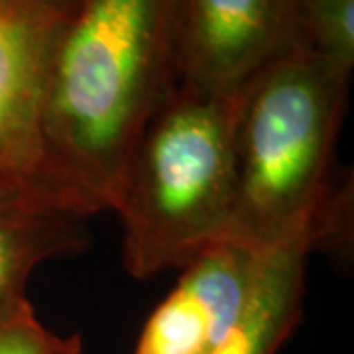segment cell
<instances>
[{
  "label": "cell",
  "instance_id": "obj_4",
  "mask_svg": "<svg viewBox=\"0 0 354 354\" xmlns=\"http://www.w3.org/2000/svg\"><path fill=\"white\" fill-rule=\"evenodd\" d=\"M69 0H0V209L93 213L55 169L46 138L51 53Z\"/></svg>",
  "mask_w": 354,
  "mask_h": 354
},
{
  "label": "cell",
  "instance_id": "obj_9",
  "mask_svg": "<svg viewBox=\"0 0 354 354\" xmlns=\"http://www.w3.org/2000/svg\"><path fill=\"white\" fill-rule=\"evenodd\" d=\"M295 41L297 53L353 75L354 0H297Z\"/></svg>",
  "mask_w": 354,
  "mask_h": 354
},
{
  "label": "cell",
  "instance_id": "obj_3",
  "mask_svg": "<svg viewBox=\"0 0 354 354\" xmlns=\"http://www.w3.org/2000/svg\"><path fill=\"white\" fill-rule=\"evenodd\" d=\"M239 91L177 87L128 156L113 209L128 274L146 279L183 268L225 236L234 207Z\"/></svg>",
  "mask_w": 354,
  "mask_h": 354
},
{
  "label": "cell",
  "instance_id": "obj_5",
  "mask_svg": "<svg viewBox=\"0 0 354 354\" xmlns=\"http://www.w3.org/2000/svg\"><path fill=\"white\" fill-rule=\"evenodd\" d=\"M297 0H179L177 87L230 95L262 67L297 53Z\"/></svg>",
  "mask_w": 354,
  "mask_h": 354
},
{
  "label": "cell",
  "instance_id": "obj_8",
  "mask_svg": "<svg viewBox=\"0 0 354 354\" xmlns=\"http://www.w3.org/2000/svg\"><path fill=\"white\" fill-rule=\"evenodd\" d=\"M83 216L48 209H0V319L28 301L34 270L87 246Z\"/></svg>",
  "mask_w": 354,
  "mask_h": 354
},
{
  "label": "cell",
  "instance_id": "obj_11",
  "mask_svg": "<svg viewBox=\"0 0 354 354\" xmlns=\"http://www.w3.org/2000/svg\"><path fill=\"white\" fill-rule=\"evenodd\" d=\"M69 2H79V0H69Z\"/></svg>",
  "mask_w": 354,
  "mask_h": 354
},
{
  "label": "cell",
  "instance_id": "obj_7",
  "mask_svg": "<svg viewBox=\"0 0 354 354\" xmlns=\"http://www.w3.org/2000/svg\"><path fill=\"white\" fill-rule=\"evenodd\" d=\"M315 218L262 252L258 276L239 321L211 354H276L301 319L309 254L321 248Z\"/></svg>",
  "mask_w": 354,
  "mask_h": 354
},
{
  "label": "cell",
  "instance_id": "obj_1",
  "mask_svg": "<svg viewBox=\"0 0 354 354\" xmlns=\"http://www.w3.org/2000/svg\"><path fill=\"white\" fill-rule=\"evenodd\" d=\"M179 0H79L51 53L46 138L95 215L111 211L128 156L177 88Z\"/></svg>",
  "mask_w": 354,
  "mask_h": 354
},
{
  "label": "cell",
  "instance_id": "obj_10",
  "mask_svg": "<svg viewBox=\"0 0 354 354\" xmlns=\"http://www.w3.org/2000/svg\"><path fill=\"white\" fill-rule=\"evenodd\" d=\"M79 335L64 337L48 329L30 301L0 319V354H81Z\"/></svg>",
  "mask_w": 354,
  "mask_h": 354
},
{
  "label": "cell",
  "instance_id": "obj_6",
  "mask_svg": "<svg viewBox=\"0 0 354 354\" xmlns=\"http://www.w3.org/2000/svg\"><path fill=\"white\" fill-rule=\"evenodd\" d=\"M264 250L216 241L181 268L130 354H211L239 321Z\"/></svg>",
  "mask_w": 354,
  "mask_h": 354
},
{
  "label": "cell",
  "instance_id": "obj_2",
  "mask_svg": "<svg viewBox=\"0 0 354 354\" xmlns=\"http://www.w3.org/2000/svg\"><path fill=\"white\" fill-rule=\"evenodd\" d=\"M348 83L323 59L290 53L239 88L236 191L221 241L266 250L321 215L339 185L333 156Z\"/></svg>",
  "mask_w": 354,
  "mask_h": 354
}]
</instances>
